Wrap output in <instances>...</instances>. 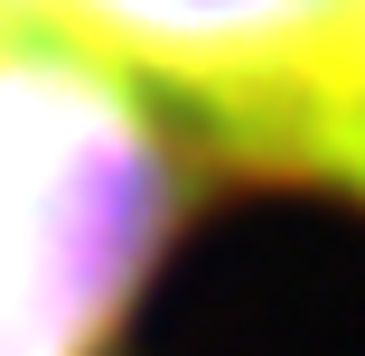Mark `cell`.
I'll list each match as a JSON object with an SVG mask.
<instances>
[{"label":"cell","instance_id":"cell-2","mask_svg":"<svg viewBox=\"0 0 365 356\" xmlns=\"http://www.w3.org/2000/svg\"><path fill=\"white\" fill-rule=\"evenodd\" d=\"M215 160L365 206V0H19Z\"/></svg>","mask_w":365,"mask_h":356},{"label":"cell","instance_id":"cell-1","mask_svg":"<svg viewBox=\"0 0 365 356\" xmlns=\"http://www.w3.org/2000/svg\"><path fill=\"white\" fill-rule=\"evenodd\" d=\"M178 225V151L122 76L0 0V356H103Z\"/></svg>","mask_w":365,"mask_h":356}]
</instances>
